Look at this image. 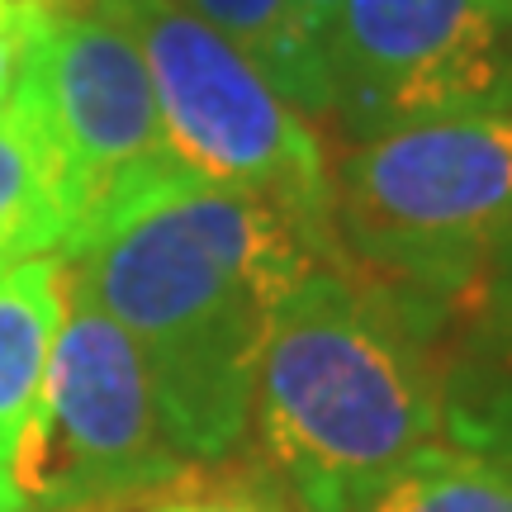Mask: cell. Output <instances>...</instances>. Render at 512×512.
I'll return each instance as SVG.
<instances>
[{"instance_id":"16","label":"cell","mask_w":512,"mask_h":512,"mask_svg":"<svg viewBox=\"0 0 512 512\" xmlns=\"http://www.w3.org/2000/svg\"><path fill=\"white\" fill-rule=\"evenodd\" d=\"M0 512H29L24 508V494L15 489V475H10V470H0Z\"/></svg>"},{"instance_id":"9","label":"cell","mask_w":512,"mask_h":512,"mask_svg":"<svg viewBox=\"0 0 512 512\" xmlns=\"http://www.w3.org/2000/svg\"><path fill=\"white\" fill-rule=\"evenodd\" d=\"M214 34H223L275 91L304 114H332L323 34L294 0H181Z\"/></svg>"},{"instance_id":"13","label":"cell","mask_w":512,"mask_h":512,"mask_svg":"<svg viewBox=\"0 0 512 512\" xmlns=\"http://www.w3.org/2000/svg\"><path fill=\"white\" fill-rule=\"evenodd\" d=\"M152 512H275V508L242 494H195V498H171V503H162Z\"/></svg>"},{"instance_id":"11","label":"cell","mask_w":512,"mask_h":512,"mask_svg":"<svg viewBox=\"0 0 512 512\" xmlns=\"http://www.w3.org/2000/svg\"><path fill=\"white\" fill-rule=\"evenodd\" d=\"M351 512H512V460L475 446H422Z\"/></svg>"},{"instance_id":"8","label":"cell","mask_w":512,"mask_h":512,"mask_svg":"<svg viewBox=\"0 0 512 512\" xmlns=\"http://www.w3.org/2000/svg\"><path fill=\"white\" fill-rule=\"evenodd\" d=\"M72 294V261L29 256L0 266V470L15 465L24 427L53 361V342Z\"/></svg>"},{"instance_id":"2","label":"cell","mask_w":512,"mask_h":512,"mask_svg":"<svg viewBox=\"0 0 512 512\" xmlns=\"http://www.w3.org/2000/svg\"><path fill=\"white\" fill-rule=\"evenodd\" d=\"M252 418L299 512H351L446 422L418 323L347 261L304 271L266 328Z\"/></svg>"},{"instance_id":"15","label":"cell","mask_w":512,"mask_h":512,"mask_svg":"<svg viewBox=\"0 0 512 512\" xmlns=\"http://www.w3.org/2000/svg\"><path fill=\"white\" fill-rule=\"evenodd\" d=\"M294 5H299V15L309 19L318 34H323V29H328V19L342 10V0H294Z\"/></svg>"},{"instance_id":"14","label":"cell","mask_w":512,"mask_h":512,"mask_svg":"<svg viewBox=\"0 0 512 512\" xmlns=\"http://www.w3.org/2000/svg\"><path fill=\"white\" fill-rule=\"evenodd\" d=\"M494 266V304H498V313L512 323V238L498 247V256L489 261Z\"/></svg>"},{"instance_id":"6","label":"cell","mask_w":512,"mask_h":512,"mask_svg":"<svg viewBox=\"0 0 512 512\" xmlns=\"http://www.w3.org/2000/svg\"><path fill=\"white\" fill-rule=\"evenodd\" d=\"M15 95L43 128L67 190L72 242L62 261L86 252L124 204L185 171L166 147L138 43L100 10H48Z\"/></svg>"},{"instance_id":"5","label":"cell","mask_w":512,"mask_h":512,"mask_svg":"<svg viewBox=\"0 0 512 512\" xmlns=\"http://www.w3.org/2000/svg\"><path fill=\"white\" fill-rule=\"evenodd\" d=\"M10 475L29 512H105L185 479L143 356L76 271Z\"/></svg>"},{"instance_id":"7","label":"cell","mask_w":512,"mask_h":512,"mask_svg":"<svg viewBox=\"0 0 512 512\" xmlns=\"http://www.w3.org/2000/svg\"><path fill=\"white\" fill-rule=\"evenodd\" d=\"M332 114L366 143L512 100V0H342L323 29Z\"/></svg>"},{"instance_id":"17","label":"cell","mask_w":512,"mask_h":512,"mask_svg":"<svg viewBox=\"0 0 512 512\" xmlns=\"http://www.w3.org/2000/svg\"><path fill=\"white\" fill-rule=\"evenodd\" d=\"M24 5H43V10H67V0H24Z\"/></svg>"},{"instance_id":"12","label":"cell","mask_w":512,"mask_h":512,"mask_svg":"<svg viewBox=\"0 0 512 512\" xmlns=\"http://www.w3.org/2000/svg\"><path fill=\"white\" fill-rule=\"evenodd\" d=\"M43 15H48L43 5L0 0V110L15 100L19 76H24V62H29V48H34Z\"/></svg>"},{"instance_id":"3","label":"cell","mask_w":512,"mask_h":512,"mask_svg":"<svg viewBox=\"0 0 512 512\" xmlns=\"http://www.w3.org/2000/svg\"><path fill=\"white\" fill-rule=\"evenodd\" d=\"M332 223L366 266L413 290L475 280L512 238V100L366 138L342 166Z\"/></svg>"},{"instance_id":"4","label":"cell","mask_w":512,"mask_h":512,"mask_svg":"<svg viewBox=\"0 0 512 512\" xmlns=\"http://www.w3.org/2000/svg\"><path fill=\"white\" fill-rule=\"evenodd\" d=\"M119 19L152 76L171 157L214 185L275 204L323 256H337L332 171L304 114L181 0H95Z\"/></svg>"},{"instance_id":"10","label":"cell","mask_w":512,"mask_h":512,"mask_svg":"<svg viewBox=\"0 0 512 512\" xmlns=\"http://www.w3.org/2000/svg\"><path fill=\"white\" fill-rule=\"evenodd\" d=\"M72 214L43 128L24 100L0 110V266L29 256H67Z\"/></svg>"},{"instance_id":"1","label":"cell","mask_w":512,"mask_h":512,"mask_svg":"<svg viewBox=\"0 0 512 512\" xmlns=\"http://www.w3.org/2000/svg\"><path fill=\"white\" fill-rule=\"evenodd\" d=\"M332 261L275 204L200 176H171L124 204L72 261L138 347L166 437L185 460L238 451L280 299Z\"/></svg>"}]
</instances>
